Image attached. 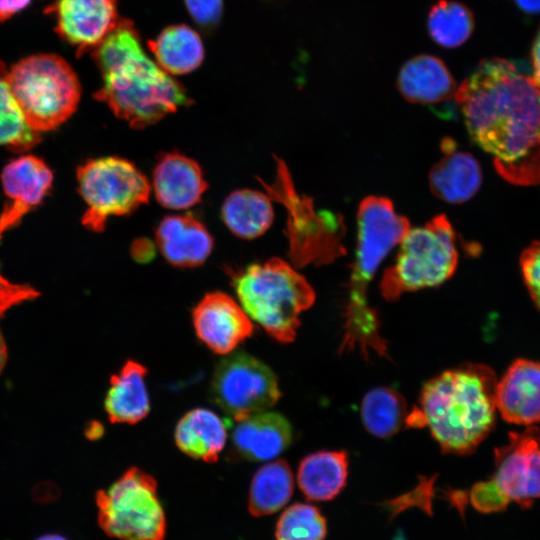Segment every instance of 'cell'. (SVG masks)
<instances>
[{"mask_svg": "<svg viewBox=\"0 0 540 540\" xmlns=\"http://www.w3.org/2000/svg\"><path fill=\"white\" fill-rule=\"evenodd\" d=\"M495 485L523 509L540 498V426L530 425L509 434L508 443L495 449Z\"/></svg>", "mask_w": 540, "mask_h": 540, "instance_id": "obj_11", "label": "cell"}, {"mask_svg": "<svg viewBox=\"0 0 540 540\" xmlns=\"http://www.w3.org/2000/svg\"><path fill=\"white\" fill-rule=\"evenodd\" d=\"M212 401L235 421L267 411L281 392L274 372L244 352L227 354L216 366L211 384Z\"/></svg>", "mask_w": 540, "mask_h": 540, "instance_id": "obj_10", "label": "cell"}, {"mask_svg": "<svg viewBox=\"0 0 540 540\" xmlns=\"http://www.w3.org/2000/svg\"><path fill=\"white\" fill-rule=\"evenodd\" d=\"M152 187L159 204L182 210L197 204L208 185L195 160L178 152H170L158 159L153 170Z\"/></svg>", "mask_w": 540, "mask_h": 540, "instance_id": "obj_16", "label": "cell"}, {"mask_svg": "<svg viewBox=\"0 0 540 540\" xmlns=\"http://www.w3.org/2000/svg\"><path fill=\"white\" fill-rule=\"evenodd\" d=\"M289 421L280 413L263 411L238 421L232 435L236 453L249 461H269L292 442Z\"/></svg>", "mask_w": 540, "mask_h": 540, "instance_id": "obj_18", "label": "cell"}, {"mask_svg": "<svg viewBox=\"0 0 540 540\" xmlns=\"http://www.w3.org/2000/svg\"><path fill=\"white\" fill-rule=\"evenodd\" d=\"M8 81L28 124L39 133L57 128L77 109L79 80L58 55L38 54L22 59L8 71Z\"/></svg>", "mask_w": 540, "mask_h": 540, "instance_id": "obj_6", "label": "cell"}, {"mask_svg": "<svg viewBox=\"0 0 540 540\" xmlns=\"http://www.w3.org/2000/svg\"><path fill=\"white\" fill-rule=\"evenodd\" d=\"M232 284L249 318L281 343L292 342L300 314L315 301V292L303 275L274 257L235 273Z\"/></svg>", "mask_w": 540, "mask_h": 540, "instance_id": "obj_5", "label": "cell"}, {"mask_svg": "<svg viewBox=\"0 0 540 540\" xmlns=\"http://www.w3.org/2000/svg\"><path fill=\"white\" fill-rule=\"evenodd\" d=\"M513 2L525 14H540V0H513Z\"/></svg>", "mask_w": 540, "mask_h": 540, "instance_id": "obj_38", "label": "cell"}, {"mask_svg": "<svg viewBox=\"0 0 540 540\" xmlns=\"http://www.w3.org/2000/svg\"><path fill=\"white\" fill-rule=\"evenodd\" d=\"M472 140L509 183L540 184V84L516 61L483 59L457 86Z\"/></svg>", "mask_w": 540, "mask_h": 540, "instance_id": "obj_1", "label": "cell"}, {"mask_svg": "<svg viewBox=\"0 0 540 540\" xmlns=\"http://www.w3.org/2000/svg\"><path fill=\"white\" fill-rule=\"evenodd\" d=\"M192 18L203 27L214 26L222 13L223 0H185Z\"/></svg>", "mask_w": 540, "mask_h": 540, "instance_id": "obj_34", "label": "cell"}, {"mask_svg": "<svg viewBox=\"0 0 540 540\" xmlns=\"http://www.w3.org/2000/svg\"><path fill=\"white\" fill-rule=\"evenodd\" d=\"M496 409L513 424L540 422V363L526 359L514 361L495 388Z\"/></svg>", "mask_w": 540, "mask_h": 540, "instance_id": "obj_15", "label": "cell"}, {"mask_svg": "<svg viewBox=\"0 0 540 540\" xmlns=\"http://www.w3.org/2000/svg\"><path fill=\"white\" fill-rule=\"evenodd\" d=\"M53 174L48 165L31 154L13 159L2 170L4 194L10 202L0 214V240L21 218L37 207L51 188Z\"/></svg>", "mask_w": 540, "mask_h": 540, "instance_id": "obj_14", "label": "cell"}, {"mask_svg": "<svg viewBox=\"0 0 540 540\" xmlns=\"http://www.w3.org/2000/svg\"><path fill=\"white\" fill-rule=\"evenodd\" d=\"M496 384L494 371L483 364L446 370L423 385L406 426L428 427L443 453L468 455L494 427Z\"/></svg>", "mask_w": 540, "mask_h": 540, "instance_id": "obj_3", "label": "cell"}, {"mask_svg": "<svg viewBox=\"0 0 540 540\" xmlns=\"http://www.w3.org/2000/svg\"><path fill=\"white\" fill-rule=\"evenodd\" d=\"M147 368L127 360L118 373L110 378L104 406L112 423L136 424L150 411L146 386Z\"/></svg>", "mask_w": 540, "mask_h": 540, "instance_id": "obj_21", "label": "cell"}, {"mask_svg": "<svg viewBox=\"0 0 540 540\" xmlns=\"http://www.w3.org/2000/svg\"><path fill=\"white\" fill-rule=\"evenodd\" d=\"M410 229L407 218L396 213L392 202L379 196L365 198L357 214V246L344 307V334L340 352L361 349L387 354L376 311L368 303V285L388 253Z\"/></svg>", "mask_w": 540, "mask_h": 540, "instance_id": "obj_4", "label": "cell"}, {"mask_svg": "<svg viewBox=\"0 0 540 540\" xmlns=\"http://www.w3.org/2000/svg\"><path fill=\"white\" fill-rule=\"evenodd\" d=\"M348 455L345 451H318L299 464L297 482L307 499L328 501L345 487L348 476Z\"/></svg>", "mask_w": 540, "mask_h": 540, "instance_id": "obj_23", "label": "cell"}, {"mask_svg": "<svg viewBox=\"0 0 540 540\" xmlns=\"http://www.w3.org/2000/svg\"><path fill=\"white\" fill-rule=\"evenodd\" d=\"M41 133L28 124L9 85L8 70L0 60V147L20 153L31 150Z\"/></svg>", "mask_w": 540, "mask_h": 540, "instance_id": "obj_28", "label": "cell"}, {"mask_svg": "<svg viewBox=\"0 0 540 540\" xmlns=\"http://www.w3.org/2000/svg\"><path fill=\"white\" fill-rule=\"evenodd\" d=\"M221 215L234 235L249 240L265 233L274 219L270 198L251 189L232 192L223 203Z\"/></svg>", "mask_w": 540, "mask_h": 540, "instance_id": "obj_25", "label": "cell"}, {"mask_svg": "<svg viewBox=\"0 0 540 540\" xmlns=\"http://www.w3.org/2000/svg\"><path fill=\"white\" fill-rule=\"evenodd\" d=\"M294 477L282 459L268 462L254 474L248 496L249 512L256 517L273 514L291 499Z\"/></svg>", "mask_w": 540, "mask_h": 540, "instance_id": "obj_26", "label": "cell"}, {"mask_svg": "<svg viewBox=\"0 0 540 540\" xmlns=\"http://www.w3.org/2000/svg\"><path fill=\"white\" fill-rule=\"evenodd\" d=\"M458 258L456 235L446 216L410 228L394 264L384 271L381 294L395 301L404 293L439 286L454 274Z\"/></svg>", "mask_w": 540, "mask_h": 540, "instance_id": "obj_7", "label": "cell"}, {"mask_svg": "<svg viewBox=\"0 0 540 540\" xmlns=\"http://www.w3.org/2000/svg\"><path fill=\"white\" fill-rule=\"evenodd\" d=\"M148 46L157 64L170 75L189 73L204 58V47L199 34L184 24L165 28L155 40L148 42Z\"/></svg>", "mask_w": 540, "mask_h": 540, "instance_id": "obj_24", "label": "cell"}, {"mask_svg": "<svg viewBox=\"0 0 540 540\" xmlns=\"http://www.w3.org/2000/svg\"><path fill=\"white\" fill-rule=\"evenodd\" d=\"M156 243L168 263L180 268L202 265L213 249V238L192 215H172L161 220Z\"/></svg>", "mask_w": 540, "mask_h": 540, "instance_id": "obj_17", "label": "cell"}, {"mask_svg": "<svg viewBox=\"0 0 540 540\" xmlns=\"http://www.w3.org/2000/svg\"><path fill=\"white\" fill-rule=\"evenodd\" d=\"M532 75L540 84V28L531 48Z\"/></svg>", "mask_w": 540, "mask_h": 540, "instance_id": "obj_36", "label": "cell"}, {"mask_svg": "<svg viewBox=\"0 0 540 540\" xmlns=\"http://www.w3.org/2000/svg\"><path fill=\"white\" fill-rule=\"evenodd\" d=\"M174 439L187 456L215 462L227 440V426L215 412L205 408L188 411L178 421Z\"/></svg>", "mask_w": 540, "mask_h": 540, "instance_id": "obj_22", "label": "cell"}, {"mask_svg": "<svg viewBox=\"0 0 540 540\" xmlns=\"http://www.w3.org/2000/svg\"><path fill=\"white\" fill-rule=\"evenodd\" d=\"M76 176L86 204L81 223L92 232H102L110 217L130 215L149 200L147 177L121 157L87 160L77 168Z\"/></svg>", "mask_w": 540, "mask_h": 540, "instance_id": "obj_8", "label": "cell"}, {"mask_svg": "<svg viewBox=\"0 0 540 540\" xmlns=\"http://www.w3.org/2000/svg\"><path fill=\"white\" fill-rule=\"evenodd\" d=\"M326 519L314 505L295 503L284 510L277 524L276 540H325Z\"/></svg>", "mask_w": 540, "mask_h": 540, "instance_id": "obj_30", "label": "cell"}, {"mask_svg": "<svg viewBox=\"0 0 540 540\" xmlns=\"http://www.w3.org/2000/svg\"><path fill=\"white\" fill-rule=\"evenodd\" d=\"M520 266L528 292L540 310V241L531 243L522 252Z\"/></svg>", "mask_w": 540, "mask_h": 540, "instance_id": "obj_32", "label": "cell"}, {"mask_svg": "<svg viewBox=\"0 0 540 540\" xmlns=\"http://www.w3.org/2000/svg\"><path fill=\"white\" fill-rule=\"evenodd\" d=\"M98 523L119 540H163L166 520L156 480L137 467L96 494Z\"/></svg>", "mask_w": 540, "mask_h": 540, "instance_id": "obj_9", "label": "cell"}, {"mask_svg": "<svg viewBox=\"0 0 540 540\" xmlns=\"http://www.w3.org/2000/svg\"><path fill=\"white\" fill-rule=\"evenodd\" d=\"M39 296V292L26 284H15L0 272V319L13 306L30 301Z\"/></svg>", "mask_w": 540, "mask_h": 540, "instance_id": "obj_33", "label": "cell"}, {"mask_svg": "<svg viewBox=\"0 0 540 540\" xmlns=\"http://www.w3.org/2000/svg\"><path fill=\"white\" fill-rule=\"evenodd\" d=\"M35 540H68V539L60 534L49 533V534L42 535Z\"/></svg>", "mask_w": 540, "mask_h": 540, "instance_id": "obj_40", "label": "cell"}, {"mask_svg": "<svg viewBox=\"0 0 540 540\" xmlns=\"http://www.w3.org/2000/svg\"><path fill=\"white\" fill-rule=\"evenodd\" d=\"M92 56L103 77L95 99L132 128H146L191 103L184 87L147 56L127 19H119Z\"/></svg>", "mask_w": 540, "mask_h": 540, "instance_id": "obj_2", "label": "cell"}, {"mask_svg": "<svg viewBox=\"0 0 540 540\" xmlns=\"http://www.w3.org/2000/svg\"><path fill=\"white\" fill-rule=\"evenodd\" d=\"M474 15L468 6L452 0H438L430 9L427 19L432 40L444 48L464 44L474 30Z\"/></svg>", "mask_w": 540, "mask_h": 540, "instance_id": "obj_29", "label": "cell"}, {"mask_svg": "<svg viewBox=\"0 0 540 540\" xmlns=\"http://www.w3.org/2000/svg\"><path fill=\"white\" fill-rule=\"evenodd\" d=\"M7 361V347L3 335L0 331V374L2 373Z\"/></svg>", "mask_w": 540, "mask_h": 540, "instance_id": "obj_39", "label": "cell"}, {"mask_svg": "<svg viewBox=\"0 0 540 540\" xmlns=\"http://www.w3.org/2000/svg\"><path fill=\"white\" fill-rule=\"evenodd\" d=\"M469 499L477 511L485 514L502 512L510 503L491 479L476 483L470 491Z\"/></svg>", "mask_w": 540, "mask_h": 540, "instance_id": "obj_31", "label": "cell"}, {"mask_svg": "<svg viewBox=\"0 0 540 540\" xmlns=\"http://www.w3.org/2000/svg\"><path fill=\"white\" fill-rule=\"evenodd\" d=\"M152 245L147 240H139L132 247L133 256L137 261L145 262L151 259Z\"/></svg>", "mask_w": 540, "mask_h": 540, "instance_id": "obj_37", "label": "cell"}, {"mask_svg": "<svg viewBox=\"0 0 540 540\" xmlns=\"http://www.w3.org/2000/svg\"><path fill=\"white\" fill-rule=\"evenodd\" d=\"M397 88L411 103L437 105L455 99L457 85L441 59L421 54L412 57L401 67Z\"/></svg>", "mask_w": 540, "mask_h": 540, "instance_id": "obj_19", "label": "cell"}, {"mask_svg": "<svg viewBox=\"0 0 540 540\" xmlns=\"http://www.w3.org/2000/svg\"><path fill=\"white\" fill-rule=\"evenodd\" d=\"M360 412L366 430L378 438L396 434L406 425L409 413L405 398L390 387H377L366 393Z\"/></svg>", "mask_w": 540, "mask_h": 540, "instance_id": "obj_27", "label": "cell"}, {"mask_svg": "<svg viewBox=\"0 0 540 540\" xmlns=\"http://www.w3.org/2000/svg\"><path fill=\"white\" fill-rule=\"evenodd\" d=\"M48 12L56 32L82 55L93 50L117 25V0H57Z\"/></svg>", "mask_w": 540, "mask_h": 540, "instance_id": "obj_13", "label": "cell"}, {"mask_svg": "<svg viewBox=\"0 0 540 540\" xmlns=\"http://www.w3.org/2000/svg\"><path fill=\"white\" fill-rule=\"evenodd\" d=\"M443 157L432 167L429 183L439 199L458 204L472 198L482 182L481 167L473 155L458 150L451 139L442 145Z\"/></svg>", "mask_w": 540, "mask_h": 540, "instance_id": "obj_20", "label": "cell"}, {"mask_svg": "<svg viewBox=\"0 0 540 540\" xmlns=\"http://www.w3.org/2000/svg\"><path fill=\"white\" fill-rule=\"evenodd\" d=\"M195 333L211 351L231 353L253 333V323L232 297L223 292L206 294L192 312Z\"/></svg>", "mask_w": 540, "mask_h": 540, "instance_id": "obj_12", "label": "cell"}, {"mask_svg": "<svg viewBox=\"0 0 540 540\" xmlns=\"http://www.w3.org/2000/svg\"><path fill=\"white\" fill-rule=\"evenodd\" d=\"M31 0H0V21L24 9Z\"/></svg>", "mask_w": 540, "mask_h": 540, "instance_id": "obj_35", "label": "cell"}]
</instances>
